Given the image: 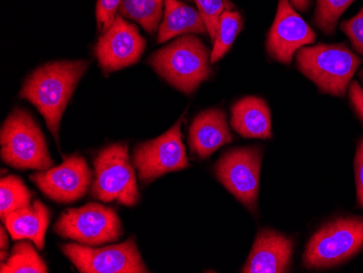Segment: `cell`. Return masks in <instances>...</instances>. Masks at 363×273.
I'll return each mask as SVG.
<instances>
[{
	"label": "cell",
	"instance_id": "6da1fadb",
	"mask_svg": "<svg viewBox=\"0 0 363 273\" xmlns=\"http://www.w3.org/2000/svg\"><path fill=\"white\" fill-rule=\"evenodd\" d=\"M89 61H57L47 63L26 79L20 97L32 103L46 120L59 145L61 118Z\"/></svg>",
	"mask_w": 363,
	"mask_h": 273
},
{
	"label": "cell",
	"instance_id": "7a4b0ae2",
	"mask_svg": "<svg viewBox=\"0 0 363 273\" xmlns=\"http://www.w3.org/2000/svg\"><path fill=\"white\" fill-rule=\"evenodd\" d=\"M210 58L201 38L186 34L155 52L148 63L175 89L191 94L211 75Z\"/></svg>",
	"mask_w": 363,
	"mask_h": 273
},
{
	"label": "cell",
	"instance_id": "3957f363",
	"mask_svg": "<svg viewBox=\"0 0 363 273\" xmlns=\"http://www.w3.org/2000/svg\"><path fill=\"white\" fill-rule=\"evenodd\" d=\"M303 74L315 83L322 93L342 97L354 73L360 67V57L345 44H320L303 47L296 57Z\"/></svg>",
	"mask_w": 363,
	"mask_h": 273
},
{
	"label": "cell",
	"instance_id": "277c9868",
	"mask_svg": "<svg viewBox=\"0 0 363 273\" xmlns=\"http://www.w3.org/2000/svg\"><path fill=\"white\" fill-rule=\"evenodd\" d=\"M0 144L1 158L13 168L46 171L54 167L40 126L26 110L11 112L1 128Z\"/></svg>",
	"mask_w": 363,
	"mask_h": 273
},
{
	"label": "cell",
	"instance_id": "5b68a950",
	"mask_svg": "<svg viewBox=\"0 0 363 273\" xmlns=\"http://www.w3.org/2000/svg\"><path fill=\"white\" fill-rule=\"evenodd\" d=\"M362 248V218H338L310 238L303 264L308 269L332 268L347 262Z\"/></svg>",
	"mask_w": 363,
	"mask_h": 273
},
{
	"label": "cell",
	"instance_id": "8992f818",
	"mask_svg": "<svg viewBox=\"0 0 363 273\" xmlns=\"http://www.w3.org/2000/svg\"><path fill=\"white\" fill-rule=\"evenodd\" d=\"M95 181L91 194L96 199L124 206H134L140 199L135 172L130 164L126 144L104 148L94 160Z\"/></svg>",
	"mask_w": 363,
	"mask_h": 273
},
{
	"label": "cell",
	"instance_id": "52a82bcc",
	"mask_svg": "<svg viewBox=\"0 0 363 273\" xmlns=\"http://www.w3.org/2000/svg\"><path fill=\"white\" fill-rule=\"evenodd\" d=\"M54 230L62 238L89 246L111 243L123 234L117 213L96 203L68 209L55 224Z\"/></svg>",
	"mask_w": 363,
	"mask_h": 273
},
{
	"label": "cell",
	"instance_id": "ba28073f",
	"mask_svg": "<svg viewBox=\"0 0 363 273\" xmlns=\"http://www.w3.org/2000/svg\"><path fill=\"white\" fill-rule=\"evenodd\" d=\"M262 152L258 147L236 148L222 155L216 177L250 211H256Z\"/></svg>",
	"mask_w": 363,
	"mask_h": 273
},
{
	"label": "cell",
	"instance_id": "9c48e42d",
	"mask_svg": "<svg viewBox=\"0 0 363 273\" xmlns=\"http://www.w3.org/2000/svg\"><path fill=\"white\" fill-rule=\"evenodd\" d=\"M61 250L82 273L148 272L134 238L103 248L65 244Z\"/></svg>",
	"mask_w": 363,
	"mask_h": 273
},
{
	"label": "cell",
	"instance_id": "30bf717a",
	"mask_svg": "<svg viewBox=\"0 0 363 273\" xmlns=\"http://www.w3.org/2000/svg\"><path fill=\"white\" fill-rule=\"evenodd\" d=\"M182 119L166 133L136 146L134 167L143 183H150L161 175L181 171L189 166L186 150L182 142Z\"/></svg>",
	"mask_w": 363,
	"mask_h": 273
},
{
	"label": "cell",
	"instance_id": "8fae6325",
	"mask_svg": "<svg viewBox=\"0 0 363 273\" xmlns=\"http://www.w3.org/2000/svg\"><path fill=\"white\" fill-rule=\"evenodd\" d=\"M146 42L138 28L117 16L95 46V56L106 73L114 72L138 62Z\"/></svg>",
	"mask_w": 363,
	"mask_h": 273
},
{
	"label": "cell",
	"instance_id": "7c38bea8",
	"mask_svg": "<svg viewBox=\"0 0 363 273\" xmlns=\"http://www.w3.org/2000/svg\"><path fill=\"white\" fill-rule=\"evenodd\" d=\"M91 177L86 160L79 155H73L56 168L30 175V181L52 201L69 204L87 194Z\"/></svg>",
	"mask_w": 363,
	"mask_h": 273
},
{
	"label": "cell",
	"instance_id": "4fadbf2b",
	"mask_svg": "<svg viewBox=\"0 0 363 273\" xmlns=\"http://www.w3.org/2000/svg\"><path fill=\"white\" fill-rule=\"evenodd\" d=\"M315 30L291 7L289 0H279L277 16L267 38V50L274 60L289 65L294 55L306 45L313 44Z\"/></svg>",
	"mask_w": 363,
	"mask_h": 273
},
{
	"label": "cell",
	"instance_id": "5bb4252c",
	"mask_svg": "<svg viewBox=\"0 0 363 273\" xmlns=\"http://www.w3.org/2000/svg\"><path fill=\"white\" fill-rule=\"evenodd\" d=\"M293 246V240L287 236L273 230H262L257 235L242 272H289Z\"/></svg>",
	"mask_w": 363,
	"mask_h": 273
},
{
	"label": "cell",
	"instance_id": "9a60e30c",
	"mask_svg": "<svg viewBox=\"0 0 363 273\" xmlns=\"http://www.w3.org/2000/svg\"><path fill=\"white\" fill-rule=\"evenodd\" d=\"M232 140L233 136L228 128L225 112L220 109L201 112L189 128V143L191 152L201 159L211 156Z\"/></svg>",
	"mask_w": 363,
	"mask_h": 273
},
{
	"label": "cell",
	"instance_id": "2e32d148",
	"mask_svg": "<svg viewBox=\"0 0 363 273\" xmlns=\"http://www.w3.org/2000/svg\"><path fill=\"white\" fill-rule=\"evenodd\" d=\"M230 124L242 138H271L272 121L269 106L263 99L248 96L230 109Z\"/></svg>",
	"mask_w": 363,
	"mask_h": 273
},
{
	"label": "cell",
	"instance_id": "e0dca14e",
	"mask_svg": "<svg viewBox=\"0 0 363 273\" xmlns=\"http://www.w3.org/2000/svg\"><path fill=\"white\" fill-rule=\"evenodd\" d=\"M49 219L48 208L42 201H35L10 213L3 221L14 240H30L43 250Z\"/></svg>",
	"mask_w": 363,
	"mask_h": 273
},
{
	"label": "cell",
	"instance_id": "ac0fdd59",
	"mask_svg": "<svg viewBox=\"0 0 363 273\" xmlns=\"http://www.w3.org/2000/svg\"><path fill=\"white\" fill-rule=\"evenodd\" d=\"M206 32L205 22L198 10L179 0H164L163 20L159 26V44L183 34H203Z\"/></svg>",
	"mask_w": 363,
	"mask_h": 273
},
{
	"label": "cell",
	"instance_id": "d6986e66",
	"mask_svg": "<svg viewBox=\"0 0 363 273\" xmlns=\"http://www.w3.org/2000/svg\"><path fill=\"white\" fill-rule=\"evenodd\" d=\"M120 16L138 22L148 33L159 28L163 16V0H122Z\"/></svg>",
	"mask_w": 363,
	"mask_h": 273
},
{
	"label": "cell",
	"instance_id": "ffe728a7",
	"mask_svg": "<svg viewBox=\"0 0 363 273\" xmlns=\"http://www.w3.org/2000/svg\"><path fill=\"white\" fill-rule=\"evenodd\" d=\"M44 260L28 242H20L12 248L7 262H1V273H46Z\"/></svg>",
	"mask_w": 363,
	"mask_h": 273
},
{
	"label": "cell",
	"instance_id": "44dd1931",
	"mask_svg": "<svg viewBox=\"0 0 363 273\" xmlns=\"http://www.w3.org/2000/svg\"><path fill=\"white\" fill-rule=\"evenodd\" d=\"M32 191L26 186L21 179L9 175L0 182V217L5 219L13 211L30 205Z\"/></svg>",
	"mask_w": 363,
	"mask_h": 273
},
{
	"label": "cell",
	"instance_id": "7402d4cb",
	"mask_svg": "<svg viewBox=\"0 0 363 273\" xmlns=\"http://www.w3.org/2000/svg\"><path fill=\"white\" fill-rule=\"evenodd\" d=\"M242 18L240 12L228 10L222 14L218 26L217 35L213 40V50L210 58L212 63L218 62L228 52L242 30Z\"/></svg>",
	"mask_w": 363,
	"mask_h": 273
},
{
	"label": "cell",
	"instance_id": "603a6c76",
	"mask_svg": "<svg viewBox=\"0 0 363 273\" xmlns=\"http://www.w3.org/2000/svg\"><path fill=\"white\" fill-rule=\"evenodd\" d=\"M354 0H317L315 23L323 33L331 35L338 20Z\"/></svg>",
	"mask_w": 363,
	"mask_h": 273
},
{
	"label": "cell",
	"instance_id": "cb8c5ba5",
	"mask_svg": "<svg viewBox=\"0 0 363 273\" xmlns=\"http://www.w3.org/2000/svg\"><path fill=\"white\" fill-rule=\"evenodd\" d=\"M195 3L205 22L210 38L214 40L222 14L228 10L235 9V6L230 0H195Z\"/></svg>",
	"mask_w": 363,
	"mask_h": 273
},
{
	"label": "cell",
	"instance_id": "d4e9b609",
	"mask_svg": "<svg viewBox=\"0 0 363 273\" xmlns=\"http://www.w3.org/2000/svg\"><path fill=\"white\" fill-rule=\"evenodd\" d=\"M122 0H98L96 7V19H97L98 28L105 32L111 26L116 19V13L119 10Z\"/></svg>",
	"mask_w": 363,
	"mask_h": 273
},
{
	"label": "cell",
	"instance_id": "484cf974",
	"mask_svg": "<svg viewBox=\"0 0 363 273\" xmlns=\"http://www.w3.org/2000/svg\"><path fill=\"white\" fill-rule=\"evenodd\" d=\"M340 28L350 38L354 50L363 55V8L352 19L342 21Z\"/></svg>",
	"mask_w": 363,
	"mask_h": 273
},
{
	"label": "cell",
	"instance_id": "4316f807",
	"mask_svg": "<svg viewBox=\"0 0 363 273\" xmlns=\"http://www.w3.org/2000/svg\"><path fill=\"white\" fill-rule=\"evenodd\" d=\"M354 177H356L357 199L363 208V138L357 148L354 157Z\"/></svg>",
	"mask_w": 363,
	"mask_h": 273
},
{
	"label": "cell",
	"instance_id": "83f0119b",
	"mask_svg": "<svg viewBox=\"0 0 363 273\" xmlns=\"http://www.w3.org/2000/svg\"><path fill=\"white\" fill-rule=\"evenodd\" d=\"M350 101L354 106V109L356 110L359 117L363 120V89L357 81H354L350 84Z\"/></svg>",
	"mask_w": 363,
	"mask_h": 273
},
{
	"label": "cell",
	"instance_id": "f1b7e54d",
	"mask_svg": "<svg viewBox=\"0 0 363 273\" xmlns=\"http://www.w3.org/2000/svg\"><path fill=\"white\" fill-rule=\"evenodd\" d=\"M291 1L296 9L306 12L308 9H309L310 1H311V0H291Z\"/></svg>",
	"mask_w": 363,
	"mask_h": 273
},
{
	"label": "cell",
	"instance_id": "f546056e",
	"mask_svg": "<svg viewBox=\"0 0 363 273\" xmlns=\"http://www.w3.org/2000/svg\"><path fill=\"white\" fill-rule=\"evenodd\" d=\"M0 234H1V240H0V248L1 250H8V236L6 234L5 228L1 227L0 229Z\"/></svg>",
	"mask_w": 363,
	"mask_h": 273
},
{
	"label": "cell",
	"instance_id": "4dcf8cb0",
	"mask_svg": "<svg viewBox=\"0 0 363 273\" xmlns=\"http://www.w3.org/2000/svg\"><path fill=\"white\" fill-rule=\"evenodd\" d=\"M360 79H361V81H362V83H363V70L361 71V72H360Z\"/></svg>",
	"mask_w": 363,
	"mask_h": 273
}]
</instances>
